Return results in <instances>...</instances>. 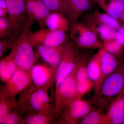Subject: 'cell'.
I'll use <instances>...</instances> for the list:
<instances>
[{
  "label": "cell",
  "mask_w": 124,
  "mask_h": 124,
  "mask_svg": "<svg viewBox=\"0 0 124 124\" xmlns=\"http://www.w3.org/2000/svg\"><path fill=\"white\" fill-rule=\"evenodd\" d=\"M81 124H110L106 113L99 108L94 109L81 120Z\"/></svg>",
  "instance_id": "44dd1931"
},
{
  "label": "cell",
  "mask_w": 124,
  "mask_h": 124,
  "mask_svg": "<svg viewBox=\"0 0 124 124\" xmlns=\"http://www.w3.org/2000/svg\"><path fill=\"white\" fill-rule=\"evenodd\" d=\"M28 29L23 30L15 38H13L10 54L18 68L29 71L36 64L37 54L33 50L28 36Z\"/></svg>",
  "instance_id": "7a4b0ae2"
},
{
  "label": "cell",
  "mask_w": 124,
  "mask_h": 124,
  "mask_svg": "<svg viewBox=\"0 0 124 124\" xmlns=\"http://www.w3.org/2000/svg\"><path fill=\"white\" fill-rule=\"evenodd\" d=\"M79 55L75 43L71 40L68 41L56 70L55 89L73 70Z\"/></svg>",
  "instance_id": "ba28073f"
},
{
  "label": "cell",
  "mask_w": 124,
  "mask_h": 124,
  "mask_svg": "<svg viewBox=\"0 0 124 124\" xmlns=\"http://www.w3.org/2000/svg\"><path fill=\"white\" fill-rule=\"evenodd\" d=\"M51 12L63 14V0H42Z\"/></svg>",
  "instance_id": "4dcf8cb0"
},
{
  "label": "cell",
  "mask_w": 124,
  "mask_h": 124,
  "mask_svg": "<svg viewBox=\"0 0 124 124\" xmlns=\"http://www.w3.org/2000/svg\"><path fill=\"white\" fill-rule=\"evenodd\" d=\"M28 37L34 47L43 46L55 47L67 42L66 32L64 31H54L47 28H40L35 32L28 30Z\"/></svg>",
  "instance_id": "52a82bcc"
},
{
  "label": "cell",
  "mask_w": 124,
  "mask_h": 124,
  "mask_svg": "<svg viewBox=\"0 0 124 124\" xmlns=\"http://www.w3.org/2000/svg\"><path fill=\"white\" fill-rule=\"evenodd\" d=\"M120 20H121L122 22H124V12L122 13Z\"/></svg>",
  "instance_id": "d590c367"
},
{
  "label": "cell",
  "mask_w": 124,
  "mask_h": 124,
  "mask_svg": "<svg viewBox=\"0 0 124 124\" xmlns=\"http://www.w3.org/2000/svg\"><path fill=\"white\" fill-rule=\"evenodd\" d=\"M13 38L10 40L7 39H1L0 40V58L2 59L4 57L6 52L11 48V43Z\"/></svg>",
  "instance_id": "1f68e13d"
},
{
  "label": "cell",
  "mask_w": 124,
  "mask_h": 124,
  "mask_svg": "<svg viewBox=\"0 0 124 124\" xmlns=\"http://www.w3.org/2000/svg\"><path fill=\"white\" fill-rule=\"evenodd\" d=\"M86 55L80 54L77 62L76 86L78 98L83 96L94 88V84L90 79L87 72Z\"/></svg>",
  "instance_id": "7c38bea8"
},
{
  "label": "cell",
  "mask_w": 124,
  "mask_h": 124,
  "mask_svg": "<svg viewBox=\"0 0 124 124\" xmlns=\"http://www.w3.org/2000/svg\"><path fill=\"white\" fill-rule=\"evenodd\" d=\"M31 83L29 72L18 68L1 89L0 95L15 97Z\"/></svg>",
  "instance_id": "30bf717a"
},
{
  "label": "cell",
  "mask_w": 124,
  "mask_h": 124,
  "mask_svg": "<svg viewBox=\"0 0 124 124\" xmlns=\"http://www.w3.org/2000/svg\"><path fill=\"white\" fill-rule=\"evenodd\" d=\"M90 102L76 98L66 107L59 117L60 124H77L93 109Z\"/></svg>",
  "instance_id": "8992f818"
},
{
  "label": "cell",
  "mask_w": 124,
  "mask_h": 124,
  "mask_svg": "<svg viewBox=\"0 0 124 124\" xmlns=\"http://www.w3.org/2000/svg\"><path fill=\"white\" fill-rule=\"evenodd\" d=\"M124 88V60L115 70L104 80L94 95L98 108L106 110L111 103Z\"/></svg>",
  "instance_id": "6da1fadb"
},
{
  "label": "cell",
  "mask_w": 124,
  "mask_h": 124,
  "mask_svg": "<svg viewBox=\"0 0 124 124\" xmlns=\"http://www.w3.org/2000/svg\"><path fill=\"white\" fill-rule=\"evenodd\" d=\"M56 69L41 64H35L29 71L32 83L39 88L48 90L54 83L55 85Z\"/></svg>",
  "instance_id": "8fae6325"
},
{
  "label": "cell",
  "mask_w": 124,
  "mask_h": 124,
  "mask_svg": "<svg viewBox=\"0 0 124 124\" xmlns=\"http://www.w3.org/2000/svg\"><path fill=\"white\" fill-rule=\"evenodd\" d=\"M122 61L104 50L102 57L101 76L94 86L95 93L98 91L104 80L115 70Z\"/></svg>",
  "instance_id": "e0dca14e"
},
{
  "label": "cell",
  "mask_w": 124,
  "mask_h": 124,
  "mask_svg": "<svg viewBox=\"0 0 124 124\" xmlns=\"http://www.w3.org/2000/svg\"><path fill=\"white\" fill-rule=\"evenodd\" d=\"M51 12L42 0H37L33 15L34 22H37L41 28H44L45 20Z\"/></svg>",
  "instance_id": "cb8c5ba5"
},
{
  "label": "cell",
  "mask_w": 124,
  "mask_h": 124,
  "mask_svg": "<svg viewBox=\"0 0 124 124\" xmlns=\"http://www.w3.org/2000/svg\"><path fill=\"white\" fill-rule=\"evenodd\" d=\"M85 20V24L100 38L102 42L116 39L117 30L96 21L90 14L86 15Z\"/></svg>",
  "instance_id": "2e32d148"
},
{
  "label": "cell",
  "mask_w": 124,
  "mask_h": 124,
  "mask_svg": "<svg viewBox=\"0 0 124 124\" xmlns=\"http://www.w3.org/2000/svg\"><path fill=\"white\" fill-rule=\"evenodd\" d=\"M0 9L4 10L8 12V7L6 0H0Z\"/></svg>",
  "instance_id": "e575fe53"
},
{
  "label": "cell",
  "mask_w": 124,
  "mask_h": 124,
  "mask_svg": "<svg viewBox=\"0 0 124 124\" xmlns=\"http://www.w3.org/2000/svg\"><path fill=\"white\" fill-rule=\"evenodd\" d=\"M103 47L107 52L122 61L124 49L116 39L103 41Z\"/></svg>",
  "instance_id": "4316f807"
},
{
  "label": "cell",
  "mask_w": 124,
  "mask_h": 124,
  "mask_svg": "<svg viewBox=\"0 0 124 124\" xmlns=\"http://www.w3.org/2000/svg\"><path fill=\"white\" fill-rule=\"evenodd\" d=\"M56 115H47L35 113L28 114L24 116V124H49L56 122Z\"/></svg>",
  "instance_id": "7402d4cb"
},
{
  "label": "cell",
  "mask_w": 124,
  "mask_h": 124,
  "mask_svg": "<svg viewBox=\"0 0 124 124\" xmlns=\"http://www.w3.org/2000/svg\"><path fill=\"white\" fill-rule=\"evenodd\" d=\"M17 101V108L24 117L31 113L57 115L47 109L42 104L36 93L35 86L32 83L19 94Z\"/></svg>",
  "instance_id": "5b68a950"
},
{
  "label": "cell",
  "mask_w": 124,
  "mask_h": 124,
  "mask_svg": "<svg viewBox=\"0 0 124 124\" xmlns=\"http://www.w3.org/2000/svg\"><path fill=\"white\" fill-rule=\"evenodd\" d=\"M15 34L8 16L0 18V39H7Z\"/></svg>",
  "instance_id": "83f0119b"
},
{
  "label": "cell",
  "mask_w": 124,
  "mask_h": 124,
  "mask_svg": "<svg viewBox=\"0 0 124 124\" xmlns=\"http://www.w3.org/2000/svg\"><path fill=\"white\" fill-rule=\"evenodd\" d=\"M90 15L96 21L116 30H117L121 26L118 20L106 13L95 10Z\"/></svg>",
  "instance_id": "d4e9b609"
},
{
  "label": "cell",
  "mask_w": 124,
  "mask_h": 124,
  "mask_svg": "<svg viewBox=\"0 0 124 124\" xmlns=\"http://www.w3.org/2000/svg\"><path fill=\"white\" fill-rule=\"evenodd\" d=\"M18 107V101L15 97L0 95V124L9 113Z\"/></svg>",
  "instance_id": "603a6c76"
},
{
  "label": "cell",
  "mask_w": 124,
  "mask_h": 124,
  "mask_svg": "<svg viewBox=\"0 0 124 124\" xmlns=\"http://www.w3.org/2000/svg\"><path fill=\"white\" fill-rule=\"evenodd\" d=\"M71 23L62 13L51 12L45 20L44 26L54 31L67 32L69 31Z\"/></svg>",
  "instance_id": "ac0fdd59"
},
{
  "label": "cell",
  "mask_w": 124,
  "mask_h": 124,
  "mask_svg": "<svg viewBox=\"0 0 124 124\" xmlns=\"http://www.w3.org/2000/svg\"><path fill=\"white\" fill-rule=\"evenodd\" d=\"M67 42L55 47H48L43 46H36L38 55L48 65L57 70Z\"/></svg>",
  "instance_id": "5bb4252c"
},
{
  "label": "cell",
  "mask_w": 124,
  "mask_h": 124,
  "mask_svg": "<svg viewBox=\"0 0 124 124\" xmlns=\"http://www.w3.org/2000/svg\"><path fill=\"white\" fill-rule=\"evenodd\" d=\"M8 7V17L15 34H19L26 29L27 14L24 0H6Z\"/></svg>",
  "instance_id": "9c48e42d"
},
{
  "label": "cell",
  "mask_w": 124,
  "mask_h": 124,
  "mask_svg": "<svg viewBox=\"0 0 124 124\" xmlns=\"http://www.w3.org/2000/svg\"><path fill=\"white\" fill-rule=\"evenodd\" d=\"M16 63L10 54L0 59V78L1 81L5 83L10 79L18 69Z\"/></svg>",
  "instance_id": "ffe728a7"
},
{
  "label": "cell",
  "mask_w": 124,
  "mask_h": 124,
  "mask_svg": "<svg viewBox=\"0 0 124 124\" xmlns=\"http://www.w3.org/2000/svg\"><path fill=\"white\" fill-rule=\"evenodd\" d=\"M24 117L18 108L11 111L6 116L1 124H24Z\"/></svg>",
  "instance_id": "f1b7e54d"
},
{
  "label": "cell",
  "mask_w": 124,
  "mask_h": 124,
  "mask_svg": "<svg viewBox=\"0 0 124 124\" xmlns=\"http://www.w3.org/2000/svg\"><path fill=\"white\" fill-rule=\"evenodd\" d=\"M93 4H94L96 3V0H90Z\"/></svg>",
  "instance_id": "8d00e7d4"
},
{
  "label": "cell",
  "mask_w": 124,
  "mask_h": 124,
  "mask_svg": "<svg viewBox=\"0 0 124 124\" xmlns=\"http://www.w3.org/2000/svg\"><path fill=\"white\" fill-rule=\"evenodd\" d=\"M69 31L72 40L78 47L99 49L103 47L102 42L85 23H71Z\"/></svg>",
  "instance_id": "277c9868"
},
{
  "label": "cell",
  "mask_w": 124,
  "mask_h": 124,
  "mask_svg": "<svg viewBox=\"0 0 124 124\" xmlns=\"http://www.w3.org/2000/svg\"><path fill=\"white\" fill-rule=\"evenodd\" d=\"M116 40L124 49V24L117 30Z\"/></svg>",
  "instance_id": "d6a6232c"
},
{
  "label": "cell",
  "mask_w": 124,
  "mask_h": 124,
  "mask_svg": "<svg viewBox=\"0 0 124 124\" xmlns=\"http://www.w3.org/2000/svg\"><path fill=\"white\" fill-rule=\"evenodd\" d=\"M37 0H24L26 11L28 16V23L27 29L29 30L30 28L34 22L33 15L36 8Z\"/></svg>",
  "instance_id": "f546056e"
},
{
  "label": "cell",
  "mask_w": 124,
  "mask_h": 124,
  "mask_svg": "<svg viewBox=\"0 0 124 124\" xmlns=\"http://www.w3.org/2000/svg\"><path fill=\"white\" fill-rule=\"evenodd\" d=\"M96 3L105 13L120 20L122 13L117 8L113 0H96Z\"/></svg>",
  "instance_id": "484cf974"
},
{
  "label": "cell",
  "mask_w": 124,
  "mask_h": 124,
  "mask_svg": "<svg viewBox=\"0 0 124 124\" xmlns=\"http://www.w3.org/2000/svg\"><path fill=\"white\" fill-rule=\"evenodd\" d=\"M103 47L100 49L87 62L86 68L90 79L94 84L97 83L101 76L102 55L104 51Z\"/></svg>",
  "instance_id": "d6986e66"
},
{
  "label": "cell",
  "mask_w": 124,
  "mask_h": 124,
  "mask_svg": "<svg viewBox=\"0 0 124 124\" xmlns=\"http://www.w3.org/2000/svg\"><path fill=\"white\" fill-rule=\"evenodd\" d=\"M118 9L121 13L124 12V0H113Z\"/></svg>",
  "instance_id": "836d02e7"
},
{
  "label": "cell",
  "mask_w": 124,
  "mask_h": 124,
  "mask_svg": "<svg viewBox=\"0 0 124 124\" xmlns=\"http://www.w3.org/2000/svg\"><path fill=\"white\" fill-rule=\"evenodd\" d=\"M90 0H63V14L71 24L78 22L82 14L92 7Z\"/></svg>",
  "instance_id": "4fadbf2b"
},
{
  "label": "cell",
  "mask_w": 124,
  "mask_h": 124,
  "mask_svg": "<svg viewBox=\"0 0 124 124\" xmlns=\"http://www.w3.org/2000/svg\"><path fill=\"white\" fill-rule=\"evenodd\" d=\"M106 111L110 124H124V88L111 103Z\"/></svg>",
  "instance_id": "9a60e30c"
},
{
  "label": "cell",
  "mask_w": 124,
  "mask_h": 124,
  "mask_svg": "<svg viewBox=\"0 0 124 124\" xmlns=\"http://www.w3.org/2000/svg\"><path fill=\"white\" fill-rule=\"evenodd\" d=\"M77 68L76 63L73 70L54 90V109L58 117L66 107L78 98L75 81Z\"/></svg>",
  "instance_id": "3957f363"
}]
</instances>
